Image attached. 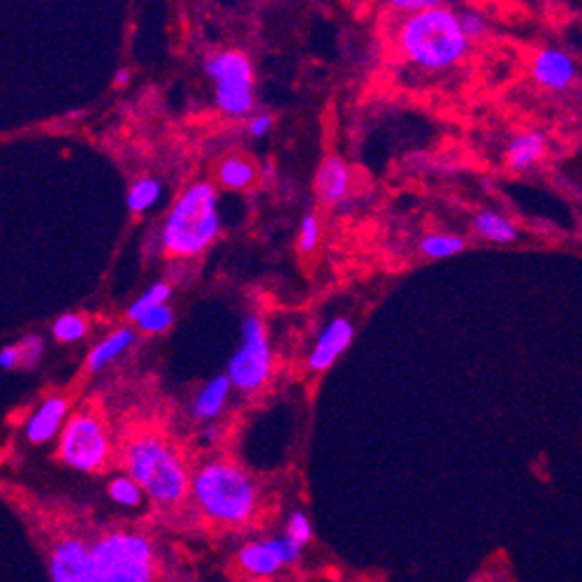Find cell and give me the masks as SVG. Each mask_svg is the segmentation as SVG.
Here are the masks:
<instances>
[{
    "instance_id": "cell-7",
    "label": "cell",
    "mask_w": 582,
    "mask_h": 582,
    "mask_svg": "<svg viewBox=\"0 0 582 582\" xmlns=\"http://www.w3.org/2000/svg\"><path fill=\"white\" fill-rule=\"evenodd\" d=\"M216 105L228 116H244L253 107V65L242 52H218L207 61Z\"/></svg>"
},
{
    "instance_id": "cell-2",
    "label": "cell",
    "mask_w": 582,
    "mask_h": 582,
    "mask_svg": "<svg viewBox=\"0 0 582 582\" xmlns=\"http://www.w3.org/2000/svg\"><path fill=\"white\" fill-rule=\"evenodd\" d=\"M126 471L135 478L144 494L158 506H177L191 490V476L181 460L165 439L156 434L135 436L123 453Z\"/></svg>"
},
{
    "instance_id": "cell-24",
    "label": "cell",
    "mask_w": 582,
    "mask_h": 582,
    "mask_svg": "<svg viewBox=\"0 0 582 582\" xmlns=\"http://www.w3.org/2000/svg\"><path fill=\"white\" fill-rule=\"evenodd\" d=\"M86 330H89V325H86V318L79 316V314L58 316L54 320V325H52L54 339L61 341V344H72V341L84 339Z\"/></svg>"
},
{
    "instance_id": "cell-3",
    "label": "cell",
    "mask_w": 582,
    "mask_h": 582,
    "mask_svg": "<svg viewBox=\"0 0 582 582\" xmlns=\"http://www.w3.org/2000/svg\"><path fill=\"white\" fill-rule=\"evenodd\" d=\"M218 195L207 181L193 184L179 195L163 223V249L174 258H193L216 242Z\"/></svg>"
},
{
    "instance_id": "cell-11",
    "label": "cell",
    "mask_w": 582,
    "mask_h": 582,
    "mask_svg": "<svg viewBox=\"0 0 582 582\" xmlns=\"http://www.w3.org/2000/svg\"><path fill=\"white\" fill-rule=\"evenodd\" d=\"M353 341V323L346 318L332 320L320 332L314 351L309 355V367L314 371H325L337 362Z\"/></svg>"
},
{
    "instance_id": "cell-27",
    "label": "cell",
    "mask_w": 582,
    "mask_h": 582,
    "mask_svg": "<svg viewBox=\"0 0 582 582\" xmlns=\"http://www.w3.org/2000/svg\"><path fill=\"white\" fill-rule=\"evenodd\" d=\"M320 242V221L316 214H307L300 223V239H297V246H300L302 253H314L318 249Z\"/></svg>"
},
{
    "instance_id": "cell-25",
    "label": "cell",
    "mask_w": 582,
    "mask_h": 582,
    "mask_svg": "<svg viewBox=\"0 0 582 582\" xmlns=\"http://www.w3.org/2000/svg\"><path fill=\"white\" fill-rule=\"evenodd\" d=\"M174 314L172 309L167 307V304H160V307H154L151 311H147L140 320H137V327H140L142 332H149V334H158V332H165L167 327L172 325Z\"/></svg>"
},
{
    "instance_id": "cell-4",
    "label": "cell",
    "mask_w": 582,
    "mask_h": 582,
    "mask_svg": "<svg viewBox=\"0 0 582 582\" xmlns=\"http://www.w3.org/2000/svg\"><path fill=\"white\" fill-rule=\"evenodd\" d=\"M191 492L209 518L223 525H244L258 511L253 478L230 462H209L195 471Z\"/></svg>"
},
{
    "instance_id": "cell-20",
    "label": "cell",
    "mask_w": 582,
    "mask_h": 582,
    "mask_svg": "<svg viewBox=\"0 0 582 582\" xmlns=\"http://www.w3.org/2000/svg\"><path fill=\"white\" fill-rule=\"evenodd\" d=\"M160 193H163V186H160L158 179L142 177V179H137L133 186H130L126 205L133 214H142L156 205Z\"/></svg>"
},
{
    "instance_id": "cell-31",
    "label": "cell",
    "mask_w": 582,
    "mask_h": 582,
    "mask_svg": "<svg viewBox=\"0 0 582 582\" xmlns=\"http://www.w3.org/2000/svg\"><path fill=\"white\" fill-rule=\"evenodd\" d=\"M388 3L399 12L418 14V12H425V10H434V7H443L446 0H388Z\"/></svg>"
},
{
    "instance_id": "cell-17",
    "label": "cell",
    "mask_w": 582,
    "mask_h": 582,
    "mask_svg": "<svg viewBox=\"0 0 582 582\" xmlns=\"http://www.w3.org/2000/svg\"><path fill=\"white\" fill-rule=\"evenodd\" d=\"M237 562L244 571H249L251 576H274V573L281 571L283 566V562L276 557V552L267 541L246 545V548L239 550Z\"/></svg>"
},
{
    "instance_id": "cell-14",
    "label": "cell",
    "mask_w": 582,
    "mask_h": 582,
    "mask_svg": "<svg viewBox=\"0 0 582 582\" xmlns=\"http://www.w3.org/2000/svg\"><path fill=\"white\" fill-rule=\"evenodd\" d=\"M545 151H548V142H545L543 133H522L515 135L506 147V163L511 170L525 172L531 170L536 163H541Z\"/></svg>"
},
{
    "instance_id": "cell-28",
    "label": "cell",
    "mask_w": 582,
    "mask_h": 582,
    "mask_svg": "<svg viewBox=\"0 0 582 582\" xmlns=\"http://www.w3.org/2000/svg\"><path fill=\"white\" fill-rule=\"evenodd\" d=\"M19 355H21V367L31 369L42 360V353H45V341L40 337H26L19 341Z\"/></svg>"
},
{
    "instance_id": "cell-30",
    "label": "cell",
    "mask_w": 582,
    "mask_h": 582,
    "mask_svg": "<svg viewBox=\"0 0 582 582\" xmlns=\"http://www.w3.org/2000/svg\"><path fill=\"white\" fill-rule=\"evenodd\" d=\"M460 21H462V31L467 33L469 40L483 38L485 31H487V21H485V17L480 12H474V10L462 12Z\"/></svg>"
},
{
    "instance_id": "cell-22",
    "label": "cell",
    "mask_w": 582,
    "mask_h": 582,
    "mask_svg": "<svg viewBox=\"0 0 582 582\" xmlns=\"http://www.w3.org/2000/svg\"><path fill=\"white\" fill-rule=\"evenodd\" d=\"M170 295H172V288H170V283H165V281H158L151 286L149 290H144V293L137 297V300L130 304V309H128V318L133 320V323H137L147 311H151L154 307H160V304H167V300H170Z\"/></svg>"
},
{
    "instance_id": "cell-12",
    "label": "cell",
    "mask_w": 582,
    "mask_h": 582,
    "mask_svg": "<svg viewBox=\"0 0 582 582\" xmlns=\"http://www.w3.org/2000/svg\"><path fill=\"white\" fill-rule=\"evenodd\" d=\"M351 191V167L344 158L327 156L316 172V193L323 205H337Z\"/></svg>"
},
{
    "instance_id": "cell-10",
    "label": "cell",
    "mask_w": 582,
    "mask_h": 582,
    "mask_svg": "<svg viewBox=\"0 0 582 582\" xmlns=\"http://www.w3.org/2000/svg\"><path fill=\"white\" fill-rule=\"evenodd\" d=\"M531 77L548 91H566L576 82L578 65L562 49H541L531 61Z\"/></svg>"
},
{
    "instance_id": "cell-1",
    "label": "cell",
    "mask_w": 582,
    "mask_h": 582,
    "mask_svg": "<svg viewBox=\"0 0 582 582\" xmlns=\"http://www.w3.org/2000/svg\"><path fill=\"white\" fill-rule=\"evenodd\" d=\"M469 45L460 17L448 7L411 14L399 31V49L406 61L432 72L455 68L467 56Z\"/></svg>"
},
{
    "instance_id": "cell-13",
    "label": "cell",
    "mask_w": 582,
    "mask_h": 582,
    "mask_svg": "<svg viewBox=\"0 0 582 582\" xmlns=\"http://www.w3.org/2000/svg\"><path fill=\"white\" fill-rule=\"evenodd\" d=\"M65 416H68V399L65 397H49L42 402L26 425V436L31 443H47L65 427Z\"/></svg>"
},
{
    "instance_id": "cell-33",
    "label": "cell",
    "mask_w": 582,
    "mask_h": 582,
    "mask_svg": "<svg viewBox=\"0 0 582 582\" xmlns=\"http://www.w3.org/2000/svg\"><path fill=\"white\" fill-rule=\"evenodd\" d=\"M0 367H3L5 371L14 369V367H21L19 346H5L3 351H0Z\"/></svg>"
},
{
    "instance_id": "cell-32",
    "label": "cell",
    "mask_w": 582,
    "mask_h": 582,
    "mask_svg": "<svg viewBox=\"0 0 582 582\" xmlns=\"http://www.w3.org/2000/svg\"><path fill=\"white\" fill-rule=\"evenodd\" d=\"M269 130H272V116L269 114H258L249 121V133L253 137H265Z\"/></svg>"
},
{
    "instance_id": "cell-9",
    "label": "cell",
    "mask_w": 582,
    "mask_h": 582,
    "mask_svg": "<svg viewBox=\"0 0 582 582\" xmlns=\"http://www.w3.org/2000/svg\"><path fill=\"white\" fill-rule=\"evenodd\" d=\"M49 573H52V582H96L93 548L79 538H63L52 552Z\"/></svg>"
},
{
    "instance_id": "cell-5",
    "label": "cell",
    "mask_w": 582,
    "mask_h": 582,
    "mask_svg": "<svg viewBox=\"0 0 582 582\" xmlns=\"http://www.w3.org/2000/svg\"><path fill=\"white\" fill-rule=\"evenodd\" d=\"M96 582H154V545L133 531H112L93 545Z\"/></svg>"
},
{
    "instance_id": "cell-15",
    "label": "cell",
    "mask_w": 582,
    "mask_h": 582,
    "mask_svg": "<svg viewBox=\"0 0 582 582\" xmlns=\"http://www.w3.org/2000/svg\"><path fill=\"white\" fill-rule=\"evenodd\" d=\"M232 388H235V385H232L228 374L212 378V381H209L205 388L198 392V397H195L193 416L200 420H212L221 416L225 404H228Z\"/></svg>"
},
{
    "instance_id": "cell-18",
    "label": "cell",
    "mask_w": 582,
    "mask_h": 582,
    "mask_svg": "<svg viewBox=\"0 0 582 582\" xmlns=\"http://www.w3.org/2000/svg\"><path fill=\"white\" fill-rule=\"evenodd\" d=\"M133 341H135V332L130 330V327H121V330L112 332L107 339H103L96 348H93L86 365H89L91 371L105 369L109 362L119 358L123 351H128V348L133 346Z\"/></svg>"
},
{
    "instance_id": "cell-26",
    "label": "cell",
    "mask_w": 582,
    "mask_h": 582,
    "mask_svg": "<svg viewBox=\"0 0 582 582\" xmlns=\"http://www.w3.org/2000/svg\"><path fill=\"white\" fill-rule=\"evenodd\" d=\"M286 536L293 543L300 545V548H304V545L314 538V527H311V520L307 518V515H304L302 511L290 515L286 522Z\"/></svg>"
},
{
    "instance_id": "cell-29",
    "label": "cell",
    "mask_w": 582,
    "mask_h": 582,
    "mask_svg": "<svg viewBox=\"0 0 582 582\" xmlns=\"http://www.w3.org/2000/svg\"><path fill=\"white\" fill-rule=\"evenodd\" d=\"M267 543L272 545V550L276 552V557L281 559L283 566L295 564L297 559H300V555H302V548H300V545L290 541L288 536H283V538H269Z\"/></svg>"
},
{
    "instance_id": "cell-16",
    "label": "cell",
    "mask_w": 582,
    "mask_h": 582,
    "mask_svg": "<svg viewBox=\"0 0 582 582\" xmlns=\"http://www.w3.org/2000/svg\"><path fill=\"white\" fill-rule=\"evenodd\" d=\"M218 184L223 188H230V191H246V188L253 186V181L258 179V167L253 160L246 156H228L218 163L216 170Z\"/></svg>"
},
{
    "instance_id": "cell-8",
    "label": "cell",
    "mask_w": 582,
    "mask_h": 582,
    "mask_svg": "<svg viewBox=\"0 0 582 582\" xmlns=\"http://www.w3.org/2000/svg\"><path fill=\"white\" fill-rule=\"evenodd\" d=\"M272 374V351L263 320L249 316L242 325V346L232 353L228 362V378L237 390L256 392Z\"/></svg>"
},
{
    "instance_id": "cell-34",
    "label": "cell",
    "mask_w": 582,
    "mask_h": 582,
    "mask_svg": "<svg viewBox=\"0 0 582 582\" xmlns=\"http://www.w3.org/2000/svg\"><path fill=\"white\" fill-rule=\"evenodd\" d=\"M128 79H130V72H128V70H121L119 75H116V84H119V86L128 84Z\"/></svg>"
},
{
    "instance_id": "cell-21",
    "label": "cell",
    "mask_w": 582,
    "mask_h": 582,
    "mask_svg": "<svg viewBox=\"0 0 582 582\" xmlns=\"http://www.w3.org/2000/svg\"><path fill=\"white\" fill-rule=\"evenodd\" d=\"M464 246H467V242H464L462 237L446 235V232H434V235H427L423 242H420V251H423L427 258L443 260L462 253Z\"/></svg>"
},
{
    "instance_id": "cell-6",
    "label": "cell",
    "mask_w": 582,
    "mask_h": 582,
    "mask_svg": "<svg viewBox=\"0 0 582 582\" xmlns=\"http://www.w3.org/2000/svg\"><path fill=\"white\" fill-rule=\"evenodd\" d=\"M58 455L68 467L84 474L103 469L109 457V436L103 420L91 411L75 413L63 427Z\"/></svg>"
},
{
    "instance_id": "cell-19",
    "label": "cell",
    "mask_w": 582,
    "mask_h": 582,
    "mask_svg": "<svg viewBox=\"0 0 582 582\" xmlns=\"http://www.w3.org/2000/svg\"><path fill=\"white\" fill-rule=\"evenodd\" d=\"M474 232L490 244H511L518 237V230H515L511 218L497 212H480L474 218Z\"/></svg>"
},
{
    "instance_id": "cell-23",
    "label": "cell",
    "mask_w": 582,
    "mask_h": 582,
    "mask_svg": "<svg viewBox=\"0 0 582 582\" xmlns=\"http://www.w3.org/2000/svg\"><path fill=\"white\" fill-rule=\"evenodd\" d=\"M142 494L144 490L137 483L135 478L126 476H116L112 483H109V497H112L119 506H126V508H135L142 504Z\"/></svg>"
}]
</instances>
